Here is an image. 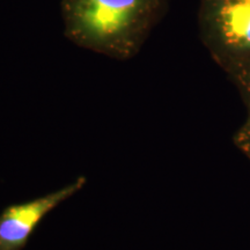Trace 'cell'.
Wrapping results in <instances>:
<instances>
[{
  "label": "cell",
  "instance_id": "cell-2",
  "mask_svg": "<svg viewBox=\"0 0 250 250\" xmlns=\"http://www.w3.org/2000/svg\"><path fill=\"white\" fill-rule=\"evenodd\" d=\"M212 1V21H208L211 48L229 67L250 61V1Z\"/></svg>",
  "mask_w": 250,
  "mask_h": 250
},
{
  "label": "cell",
  "instance_id": "cell-6",
  "mask_svg": "<svg viewBox=\"0 0 250 250\" xmlns=\"http://www.w3.org/2000/svg\"><path fill=\"white\" fill-rule=\"evenodd\" d=\"M246 1H250V0H246Z\"/></svg>",
  "mask_w": 250,
  "mask_h": 250
},
{
  "label": "cell",
  "instance_id": "cell-1",
  "mask_svg": "<svg viewBox=\"0 0 250 250\" xmlns=\"http://www.w3.org/2000/svg\"><path fill=\"white\" fill-rule=\"evenodd\" d=\"M160 0H62L65 35L83 48L126 61L139 51Z\"/></svg>",
  "mask_w": 250,
  "mask_h": 250
},
{
  "label": "cell",
  "instance_id": "cell-3",
  "mask_svg": "<svg viewBox=\"0 0 250 250\" xmlns=\"http://www.w3.org/2000/svg\"><path fill=\"white\" fill-rule=\"evenodd\" d=\"M80 176L62 189L31 201L11 204L0 212V250H21L41 221L62 202L67 201L86 186Z\"/></svg>",
  "mask_w": 250,
  "mask_h": 250
},
{
  "label": "cell",
  "instance_id": "cell-4",
  "mask_svg": "<svg viewBox=\"0 0 250 250\" xmlns=\"http://www.w3.org/2000/svg\"><path fill=\"white\" fill-rule=\"evenodd\" d=\"M230 68H232L234 77L242 90L243 98H245L250 110V61L237 64Z\"/></svg>",
  "mask_w": 250,
  "mask_h": 250
},
{
  "label": "cell",
  "instance_id": "cell-5",
  "mask_svg": "<svg viewBox=\"0 0 250 250\" xmlns=\"http://www.w3.org/2000/svg\"><path fill=\"white\" fill-rule=\"evenodd\" d=\"M233 142L237 149L250 161V110L246 121L234 134Z\"/></svg>",
  "mask_w": 250,
  "mask_h": 250
}]
</instances>
